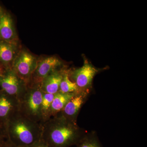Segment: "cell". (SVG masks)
Returning <instances> with one entry per match:
<instances>
[{"mask_svg": "<svg viewBox=\"0 0 147 147\" xmlns=\"http://www.w3.org/2000/svg\"><path fill=\"white\" fill-rule=\"evenodd\" d=\"M86 132L77 123L59 113L42 125L41 139L49 147H70L76 145Z\"/></svg>", "mask_w": 147, "mask_h": 147, "instance_id": "obj_1", "label": "cell"}, {"mask_svg": "<svg viewBox=\"0 0 147 147\" xmlns=\"http://www.w3.org/2000/svg\"><path fill=\"white\" fill-rule=\"evenodd\" d=\"M6 138L17 147H27L41 139L42 125L31 120L18 112L5 128Z\"/></svg>", "mask_w": 147, "mask_h": 147, "instance_id": "obj_2", "label": "cell"}, {"mask_svg": "<svg viewBox=\"0 0 147 147\" xmlns=\"http://www.w3.org/2000/svg\"><path fill=\"white\" fill-rule=\"evenodd\" d=\"M42 98L40 85L27 87L26 92L19 100V112L31 120L42 125Z\"/></svg>", "mask_w": 147, "mask_h": 147, "instance_id": "obj_3", "label": "cell"}, {"mask_svg": "<svg viewBox=\"0 0 147 147\" xmlns=\"http://www.w3.org/2000/svg\"><path fill=\"white\" fill-rule=\"evenodd\" d=\"M38 59L28 51L20 50L13 62L11 69L18 77L29 86L36 68Z\"/></svg>", "mask_w": 147, "mask_h": 147, "instance_id": "obj_4", "label": "cell"}, {"mask_svg": "<svg viewBox=\"0 0 147 147\" xmlns=\"http://www.w3.org/2000/svg\"><path fill=\"white\" fill-rule=\"evenodd\" d=\"M0 88L1 90L19 100L26 92L27 86L11 69L0 75Z\"/></svg>", "mask_w": 147, "mask_h": 147, "instance_id": "obj_5", "label": "cell"}, {"mask_svg": "<svg viewBox=\"0 0 147 147\" xmlns=\"http://www.w3.org/2000/svg\"><path fill=\"white\" fill-rule=\"evenodd\" d=\"M62 65L61 61L56 57H47L38 59L36 68L28 86L40 85L43 79Z\"/></svg>", "mask_w": 147, "mask_h": 147, "instance_id": "obj_6", "label": "cell"}, {"mask_svg": "<svg viewBox=\"0 0 147 147\" xmlns=\"http://www.w3.org/2000/svg\"><path fill=\"white\" fill-rule=\"evenodd\" d=\"M98 71L88 61H85L82 67L74 69L70 73L69 72V76L81 90L91 87L94 78Z\"/></svg>", "mask_w": 147, "mask_h": 147, "instance_id": "obj_7", "label": "cell"}, {"mask_svg": "<svg viewBox=\"0 0 147 147\" xmlns=\"http://www.w3.org/2000/svg\"><path fill=\"white\" fill-rule=\"evenodd\" d=\"M19 111V100L0 90V121L4 131L8 121Z\"/></svg>", "mask_w": 147, "mask_h": 147, "instance_id": "obj_8", "label": "cell"}, {"mask_svg": "<svg viewBox=\"0 0 147 147\" xmlns=\"http://www.w3.org/2000/svg\"><path fill=\"white\" fill-rule=\"evenodd\" d=\"M87 94L84 91L76 94L67 103L60 114L69 120L77 123L80 110L87 100Z\"/></svg>", "mask_w": 147, "mask_h": 147, "instance_id": "obj_9", "label": "cell"}, {"mask_svg": "<svg viewBox=\"0 0 147 147\" xmlns=\"http://www.w3.org/2000/svg\"><path fill=\"white\" fill-rule=\"evenodd\" d=\"M0 41L18 45L19 39L12 17L4 11L0 22Z\"/></svg>", "mask_w": 147, "mask_h": 147, "instance_id": "obj_10", "label": "cell"}, {"mask_svg": "<svg viewBox=\"0 0 147 147\" xmlns=\"http://www.w3.org/2000/svg\"><path fill=\"white\" fill-rule=\"evenodd\" d=\"M20 50L18 45L0 41V63L5 70L11 69Z\"/></svg>", "mask_w": 147, "mask_h": 147, "instance_id": "obj_11", "label": "cell"}, {"mask_svg": "<svg viewBox=\"0 0 147 147\" xmlns=\"http://www.w3.org/2000/svg\"><path fill=\"white\" fill-rule=\"evenodd\" d=\"M65 71L57 69L45 77L40 84L42 92L54 94L58 92Z\"/></svg>", "mask_w": 147, "mask_h": 147, "instance_id": "obj_12", "label": "cell"}, {"mask_svg": "<svg viewBox=\"0 0 147 147\" xmlns=\"http://www.w3.org/2000/svg\"><path fill=\"white\" fill-rule=\"evenodd\" d=\"M77 93H63L58 92L55 94L51 108V117L61 113L70 99Z\"/></svg>", "mask_w": 147, "mask_h": 147, "instance_id": "obj_13", "label": "cell"}, {"mask_svg": "<svg viewBox=\"0 0 147 147\" xmlns=\"http://www.w3.org/2000/svg\"><path fill=\"white\" fill-rule=\"evenodd\" d=\"M55 94L42 92V98L41 106L42 124L51 117V108Z\"/></svg>", "mask_w": 147, "mask_h": 147, "instance_id": "obj_14", "label": "cell"}, {"mask_svg": "<svg viewBox=\"0 0 147 147\" xmlns=\"http://www.w3.org/2000/svg\"><path fill=\"white\" fill-rule=\"evenodd\" d=\"M76 146V147H102L97 133L94 131L86 133Z\"/></svg>", "mask_w": 147, "mask_h": 147, "instance_id": "obj_15", "label": "cell"}, {"mask_svg": "<svg viewBox=\"0 0 147 147\" xmlns=\"http://www.w3.org/2000/svg\"><path fill=\"white\" fill-rule=\"evenodd\" d=\"M82 91L76 84L69 79V72L65 71L59 92L63 93H78Z\"/></svg>", "mask_w": 147, "mask_h": 147, "instance_id": "obj_16", "label": "cell"}, {"mask_svg": "<svg viewBox=\"0 0 147 147\" xmlns=\"http://www.w3.org/2000/svg\"><path fill=\"white\" fill-rule=\"evenodd\" d=\"M27 147H49L42 139H39L34 144Z\"/></svg>", "mask_w": 147, "mask_h": 147, "instance_id": "obj_17", "label": "cell"}, {"mask_svg": "<svg viewBox=\"0 0 147 147\" xmlns=\"http://www.w3.org/2000/svg\"><path fill=\"white\" fill-rule=\"evenodd\" d=\"M0 147H17L12 144L7 139H6L5 141L3 142V144L0 146Z\"/></svg>", "mask_w": 147, "mask_h": 147, "instance_id": "obj_18", "label": "cell"}, {"mask_svg": "<svg viewBox=\"0 0 147 147\" xmlns=\"http://www.w3.org/2000/svg\"><path fill=\"white\" fill-rule=\"evenodd\" d=\"M0 133L3 134L6 137L4 129L3 126L1 122V121H0Z\"/></svg>", "mask_w": 147, "mask_h": 147, "instance_id": "obj_19", "label": "cell"}, {"mask_svg": "<svg viewBox=\"0 0 147 147\" xmlns=\"http://www.w3.org/2000/svg\"><path fill=\"white\" fill-rule=\"evenodd\" d=\"M4 11V10L3 9L2 7L0 5V22H1V19L2 16Z\"/></svg>", "mask_w": 147, "mask_h": 147, "instance_id": "obj_20", "label": "cell"}, {"mask_svg": "<svg viewBox=\"0 0 147 147\" xmlns=\"http://www.w3.org/2000/svg\"><path fill=\"white\" fill-rule=\"evenodd\" d=\"M5 71V69L3 67V66L0 63V74H2Z\"/></svg>", "mask_w": 147, "mask_h": 147, "instance_id": "obj_21", "label": "cell"}, {"mask_svg": "<svg viewBox=\"0 0 147 147\" xmlns=\"http://www.w3.org/2000/svg\"><path fill=\"white\" fill-rule=\"evenodd\" d=\"M6 139V137L4 136V135H3V134H1V133H0V139Z\"/></svg>", "mask_w": 147, "mask_h": 147, "instance_id": "obj_22", "label": "cell"}, {"mask_svg": "<svg viewBox=\"0 0 147 147\" xmlns=\"http://www.w3.org/2000/svg\"><path fill=\"white\" fill-rule=\"evenodd\" d=\"M5 139H0V146L3 144V142L5 141Z\"/></svg>", "mask_w": 147, "mask_h": 147, "instance_id": "obj_23", "label": "cell"}, {"mask_svg": "<svg viewBox=\"0 0 147 147\" xmlns=\"http://www.w3.org/2000/svg\"><path fill=\"white\" fill-rule=\"evenodd\" d=\"M1 75V74H0V75Z\"/></svg>", "mask_w": 147, "mask_h": 147, "instance_id": "obj_24", "label": "cell"}]
</instances>
